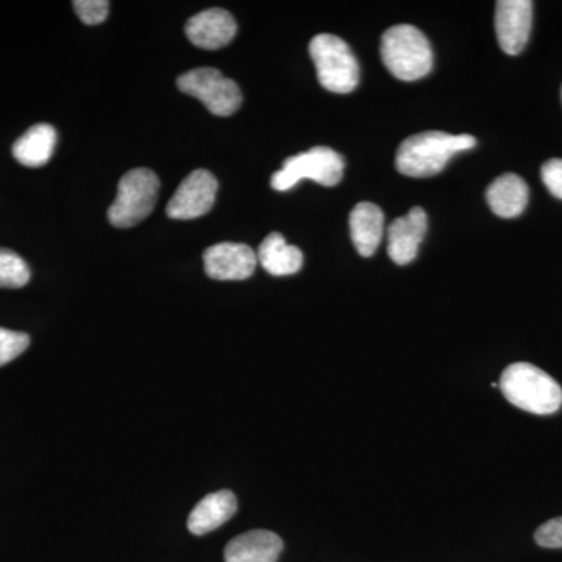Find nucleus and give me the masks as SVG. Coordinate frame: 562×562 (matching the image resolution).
<instances>
[{
  "instance_id": "obj_1",
  "label": "nucleus",
  "mask_w": 562,
  "mask_h": 562,
  "mask_svg": "<svg viewBox=\"0 0 562 562\" xmlns=\"http://www.w3.org/2000/svg\"><path fill=\"white\" fill-rule=\"evenodd\" d=\"M475 146L476 139L471 135L422 132L403 140L397 150L395 166L403 176L425 179L441 172L453 155L471 150Z\"/></svg>"
},
{
  "instance_id": "obj_2",
  "label": "nucleus",
  "mask_w": 562,
  "mask_h": 562,
  "mask_svg": "<svg viewBox=\"0 0 562 562\" xmlns=\"http://www.w3.org/2000/svg\"><path fill=\"white\" fill-rule=\"evenodd\" d=\"M498 387L506 401L527 413L549 416L562 405V390L557 380L528 362L508 366Z\"/></svg>"
},
{
  "instance_id": "obj_3",
  "label": "nucleus",
  "mask_w": 562,
  "mask_h": 562,
  "mask_svg": "<svg viewBox=\"0 0 562 562\" xmlns=\"http://www.w3.org/2000/svg\"><path fill=\"white\" fill-rule=\"evenodd\" d=\"M380 50L384 66L395 79H424L432 68L430 41L413 25H395L384 32Z\"/></svg>"
},
{
  "instance_id": "obj_4",
  "label": "nucleus",
  "mask_w": 562,
  "mask_h": 562,
  "mask_svg": "<svg viewBox=\"0 0 562 562\" xmlns=\"http://www.w3.org/2000/svg\"><path fill=\"white\" fill-rule=\"evenodd\" d=\"M310 55L316 65L317 79L325 90L349 94L360 83V65L349 44L339 36L330 33L314 36L310 43Z\"/></svg>"
},
{
  "instance_id": "obj_5",
  "label": "nucleus",
  "mask_w": 562,
  "mask_h": 562,
  "mask_svg": "<svg viewBox=\"0 0 562 562\" xmlns=\"http://www.w3.org/2000/svg\"><path fill=\"white\" fill-rule=\"evenodd\" d=\"M158 192L157 173L147 168L132 169L120 181L116 199L109 210L110 224L116 228L135 227L154 211Z\"/></svg>"
},
{
  "instance_id": "obj_6",
  "label": "nucleus",
  "mask_w": 562,
  "mask_h": 562,
  "mask_svg": "<svg viewBox=\"0 0 562 562\" xmlns=\"http://www.w3.org/2000/svg\"><path fill=\"white\" fill-rule=\"evenodd\" d=\"M346 162L338 151L317 146L284 160L283 168L272 176L276 191H290L299 181L310 179L324 187H336L342 180Z\"/></svg>"
},
{
  "instance_id": "obj_7",
  "label": "nucleus",
  "mask_w": 562,
  "mask_h": 562,
  "mask_svg": "<svg viewBox=\"0 0 562 562\" xmlns=\"http://www.w3.org/2000/svg\"><path fill=\"white\" fill-rule=\"evenodd\" d=\"M177 88L199 99L214 116H232L243 103L241 90L236 81L222 76L220 69H191L177 79Z\"/></svg>"
},
{
  "instance_id": "obj_8",
  "label": "nucleus",
  "mask_w": 562,
  "mask_h": 562,
  "mask_svg": "<svg viewBox=\"0 0 562 562\" xmlns=\"http://www.w3.org/2000/svg\"><path fill=\"white\" fill-rule=\"evenodd\" d=\"M217 188L220 183L213 173L205 169L191 172L181 181L179 190L172 195L166 206V214L177 221H191L205 216L216 201Z\"/></svg>"
},
{
  "instance_id": "obj_9",
  "label": "nucleus",
  "mask_w": 562,
  "mask_h": 562,
  "mask_svg": "<svg viewBox=\"0 0 562 562\" xmlns=\"http://www.w3.org/2000/svg\"><path fill=\"white\" fill-rule=\"evenodd\" d=\"M532 2L530 0H501L495 7V32L502 50L519 55L530 40Z\"/></svg>"
},
{
  "instance_id": "obj_10",
  "label": "nucleus",
  "mask_w": 562,
  "mask_h": 562,
  "mask_svg": "<svg viewBox=\"0 0 562 562\" xmlns=\"http://www.w3.org/2000/svg\"><path fill=\"white\" fill-rule=\"evenodd\" d=\"M258 257L247 244L220 243L203 254V265L210 279L238 281L249 279L257 268Z\"/></svg>"
},
{
  "instance_id": "obj_11",
  "label": "nucleus",
  "mask_w": 562,
  "mask_h": 562,
  "mask_svg": "<svg viewBox=\"0 0 562 562\" xmlns=\"http://www.w3.org/2000/svg\"><path fill=\"white\" fill-rule=\"evenodd\" d=\"M238 32L235 18L227 10L211 9L195 14L184 25V33L194 46L216 50L231 44Z\"/></svg>"
},
{
  "instance_id": "obj_12",
  "label": "nucleus",
  "mask_w": 562,
  "mask_h": 562,
  "mask_svg": "<svg viewBox=\"0 0 562 562\" xmlns=\"http://www.w3.org/2000/svg\"><path fill=\"white\" fill-rule=\"evenodd\" d=\"M427 233V213L414 206L406 216L392 222L387 231V254L398 266L409 265L417 257Z\"/></svg>"
},
{
  "instance_id": "obj_13",
  "label": "nucleus",
  "mask_w": 562,
  "mask_h": 562,
  "mask_svg": "<svg viewBox=\"0 0 562 562\" xmlns=\"http://www.w3.org/2000/svg\"><path fill=\"white\" fill-rule=\"evenodd\" d=\"M283 552L279 535L268 530H254L236 536L225 547V562H277Z\"/></svg>"
},
{
  "instance_id": "obj_14",
  "label": "nucleus",
  "mask_w": 562,
  "mask_h": 562,
  "mask_svg": "<svg viewBox=\"0 0 562 562\" xmlns=\"http://www.w3.org/2000/svg\"><path fill=\"white\" fill-rule=\"evenodd\" d=\"M236 512H238V501L232 491L213 492L194 506L188 517V528L192 535H206L228 522Z\"/></svg>"
},
{
  "instance_id": "obj_15",
  "label": "nucleus",
  "mask_w": 562,
  "mask_h": 562,
  "mask_svg": "<svg viewBox=\"0 0 562 562\" xmlns=\"http://www.w3.org/2000/svg\"><path fill=\"white\" fill-rule=\"evenodd\" d=\"M350 235L361 257H372L384 233V214L375 203L361 202L350 213Z\"/></svg>"
},
{
  "instance_id": "obj_16",
  "label": "nucleus",
  "mask_w": 562,
  "mask_h": 562,
  "mask_svg": "<svg viewBox=\"0 0 562 562\" xmlns=\"http://www.w3.org/2000/svg\"><path fill=\"white\" fill-rule=\"evenodd\" d=\"M528 195H530V191H528L527 183L522 177L516 176V173H505V176L498 177L492 181L486 191L492 213L503 220L520 216L527 209Z\"/></svg>"
},
{
  "instance_id": "obj_17",
  "label": "nucleus",
  "mask_w": 562,
  "mask_h": 562,
  "mask_svg": "<svg viewBox=\"0 0 562 562\" xmlns=\"http://www.w3.org/2000/svg\"><path fill=\"white\" fill-rule=\"evenodd\" d=\"M57 146V131L49 124H36L13 144V157L25 168H43Z\"/></svg>"
},
{
  "instance_id": "obj_18",
  "label": "nucleus",
  "mask_w": 562,
  "mask_h": 562,
  "mask_svg": "<svg viewBox=\"0 0 562 562\" xmlns=\"http://www.w3.org/2000/svg\"><path fill=\"white\" fill-rule=\"evenodd\" d=\"M258 261L266 272L276 277L292 276L303 265V254L299 247L290 246L280 233L273 232L260 244Z\"/></svg>"
},
{
  "instance_id": "obj_19",
  "label": "nucleus",
  "mask_w": 562,
  "mask_h": 562,
  "mask_svg": "<svg viewBox=\"0 0 562 562\" xmlns=\"http://www.w3.org/2000/svg\"><path fill=\"white\" fill-rule=\"evenodd\" d=\"M31 268L20 255L0 247V288L18 290L31 281Z\"/></svg>"
},
{
  "instance_id": "obj_20",
  "label": "nucleus",
  "mask_w": 562,
  "mask_h": 562,
  "mask_svg": "<svg viewBox=\"0 0 562 562\" xmlns=\"http://www.w3.org/2000/svg\"><path fill=\"white\" fill-rule=\"evenodd\" d=\"M31 346V336L22 331L0 328V368L16 360Z\"/></svg>"
},
{
  "instance_id": "obj_21",
  "label": "nucleus",
  "mask_w": 562,
  "mask_h": 562,
  "mask_svg": "<svg viewBox=\"0 0 562 562\" xmlns=\"http://www.w3.org/2000/svg\"><path fill=\"white\" fill-rule=\"evenodd\" d=\"M72 7L87 25L102 24L110 13V2L106 0H76Z\"/></svg>"
},
{
  "instance_id": "obj_22",
  "label": "nucleus",
  "mask_w": 562,
  "mask_h": 562,
  "mask_svg": "<svg viewBox=\"0 0 562 562\" xmlns=\"http://www.w3.org/2000/svg\"><path fill=\"white\" fill-rule=\"evenodd\" d=\"M535 541L543 549H562V517L541 525L535 532Z\"/></svg>"
},
{
  "instance_id": "obj_23",
  "label": "nucleus",
  "mask_w": 562,
  "mask_h": 562,
  "mask_svg": "<svg viewBox=\"0 0 562 562\" xmlns=\"http://www.w3.org/2000/svg\"><path fill=\"white\" fill-rule=\"evenodd\" d=\"M541 177L547 190L552 192L554 198L562 199V160L561 158H552L543 162Z\"/></svg>"
}]
</instances>
